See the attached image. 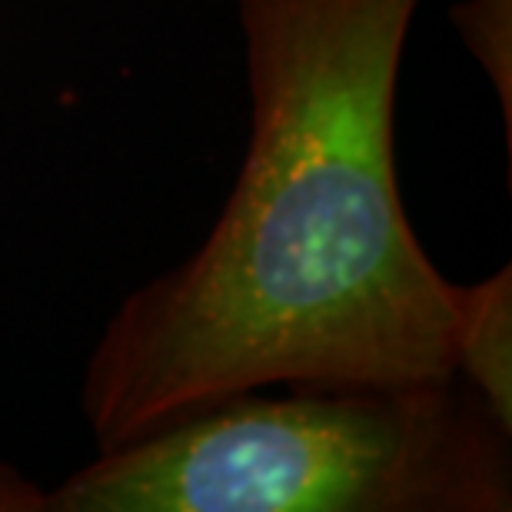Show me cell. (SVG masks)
Instances as JSON below:
<instances>
[{"label":"cell","mask_w":512,"mask_h":512,"mask_svg":"<svg viewBox=\"0 0 512 512\" xmlns=\"http://www.w3.org/2000/svg\"><path fill=\"white\" fill-rule=\"evenodd\" d=\"M423 0H237L250 143L200 250L133 290L87 363L100 453L273 386L456 380V300L396 177Z\"/></svg>","instance_id":"6da1fadb"},{"label":"cell","mask_w":512,"mask_h":512,"mask_svg":"<svg viewBox=\"0 0 512 512\" xmlns=\"http://www.w3.org/2000/svg\"><path fill=\"white\" fill-rule=\"evenodd\" d=\"M509 433L459 376L250 389L104 449L47 512H509Z\"/></svg>","instance_id":"7a4b0ae2"},{"label":"cell","mask_w":512,"mask_h":512,"mask_svg":"<svg viewBox=\"0 0 512 512\" xmlns=\"http://www.w3.org/2000/svg\"><path fill=\"white\" fill-rule=\"evenodd\" d=\"M456 373L512 429V266L476 286H459Z\"/></svg>","instance_id":"3957f363"},{"label":"cell","mask_w":512,"mask_h":512,"mask_svg":"<svg viewBox=\"0 0 512 512\" xmlns=\"http://www.w3.org/2000/svg\"><path fill=\"white\" fill-rule=\"evenodd\" d=\"M453 20L469 54L486 67L512 133V0H463L453 7Z\"/></svg>","instance_id":"277c9868"},{"label":"cell","mask_w":512,"mask_h":512,"mask_svg":"<svg viewBox=\"0 0 512 512\" xmlns=\"http://www.w3.org/2000/svg\"><path fill=\"white\" fill-rule=\"evenodd\" d=\"M0 512H47V493L14 466H0Z\"/></svg>","instance_id":"5b68a950"}]
</instances>
